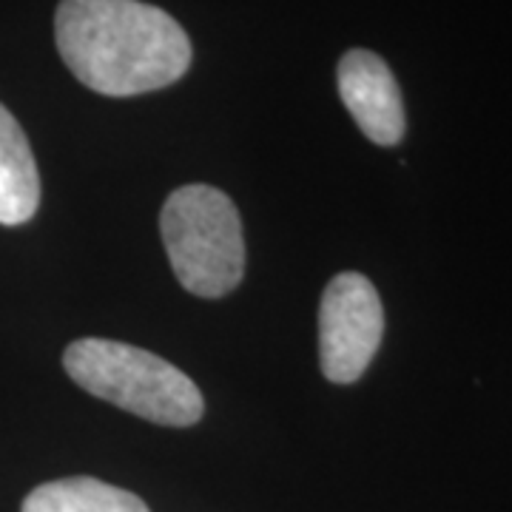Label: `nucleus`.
I'll return each instance as SVG.
<instances>
[{"label": "nucleus", "instance_id": "f257e3e1", "mask_svg": "<svg viewBox=\"0 0 512 512\" xmlns=\"http://www.w3.org/2000/svg\"><path fill=\"white\" fill-rule=\"evenodd\" d=\"M55 40L69 72L106 97L157 92L191 66L183 26L143 0H60Z\"/></svg>", "mask_w": 512, "mask_h": 512}, {"label": "nucleus", "instance_id": "f03ea898", "mask_svg": "<svg viewBox=\"0 0 512 512\" xmlns=\"http://www.w3.org/2000/svg\"><path fill=\"white\" fill-rule=\"evenodd\" d=\"M63 367L86 393L154 424L191 427L205 413L200 387L151 350L111 339H77L63 353Z\"/></svg>", "mask_w": 512, "mask_h": 512}, {"label": "nucleus", "instance_id": "7ed1b4c3", "mask_svg": "<svg viewBox=\"0 0 512 512\" xmlns=\"http://www.w3.org/2000/svg\"><path fill=\"white\" fill-rule=\"evenodd\" d=\"M165 254L185 291L220 299L242 282L245 237L234 200L214 185H183L160 211Z\"/></svg>", "mask_w": 512, "mask_h": 512}, {"label": "nucleus", "instance_id": "20e7f679", "mask_svg": "<svg viewBox=\"0 0 512 512\" xmlns=\"http://www.w3.org/2000/svg\"><path fill=\"white\" fill-rule=\"evenodd\" d=\"M384 336L379 291L356 271L333 276L319 305V362L325 379L353 384L365 376Z\"/></svg>", "mask_w": 512, "mask_h": 512}, {"label": "nucleus", "instance_id": "39448f33", "mask_svg": "<svg viewBox=\"0 0 512 512\" xmlns=\"http://www.w3.org/2000/svg\"><path fill=\"white\" fill-rule=\"evenodd\" d=\"M339 97L370 143L396 146L404 137V103L399 83L376 52L350 49L339 60Z\"/></svg>", "mask_w": 512, "mask_h": 512}, {"label": "nucleus", "instance_id": "423d86ee", "mask_svg": "<svg viewBox=\"0 0 512 512\" xmlns=\"http://www.w3.org/2000/svg\"><path fill=\"white\" fill-rule=\"evenodd\" d=\"M40 205L35 154L12 111L0 103V225H23Z\"/></svg>", "mask_w": 512, "mask_h": 512}, {"label": "nucleus", "instance_id": "0eeeda50", "mask_svg": "<svg viewBox=\"0 0 512 512\" xmlns=\"http://www.w3.org/2000/svg\"><path fill=\"white\" fill-rule=\"evenodd\" d=\"M20 512H151L140 495L89 476L40 484L26 495Z\"/></svg>", "mask_w": 512, "mask_h": 512}]
</instances>
